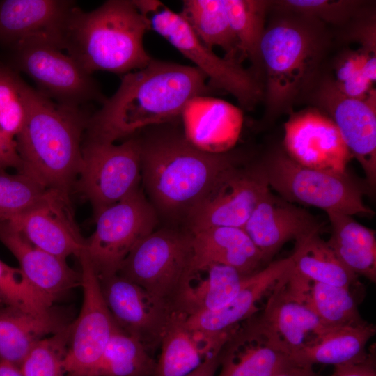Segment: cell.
<instances>
[{
	"label": "cell",
	"instance_id": "83f0119b",
	"mask_svg": "<svg viewBox=\"0 0 376 376\" xmlns=\"http://www.w3.org/2000/svg\"><path fill=\"white\" fill-rule=\"evenodd\" d=\"M64 325L55 318H42L22 311L0 306V361L19 366L40 340Z\"/></svg>",
	"mask_w": 376,
	"mask_h": 376
},
{
	"label": "cell",
	"instance_id": "d590c367",
	"mask_svg": "<svg viewBox=\"0 0 376 376\" xmlns=\"http://www.w3.org/2000/svg\"><path fill=\"white\" fill-rule=\"evenodd\" d=\"M52 304L32 286L20 268L9 266L0 260V306L42 318H52Z\"/></svg>",
	"mask_w": 376,
	"mask_h": 376
},
{
	"label": "cell",
	"instance_id": "7a4b0ae2",
	"mask_svg": "<svg viewBox=\"0 0 376 376\" xmlns=\"http://www.w3.org/2000/svg\"><path fill=\"white\" fill-rule=\"evenodd\" d=\"M197 68L152 59L125 74L116 91L91 114L87 139L114 143L182 117L187 104L215 90Z\"/></svg>",
	"mask_w": 376,
	"mask_h": 376
},
{
	"label": "cell",
	"instance_id": "8992f818",
	"mask_svg": "<svg viewBox=\"0 0 376 376\" xmlns=\"http://www.w3.org/2000/svg\"><path fill=\"white\" fill-rule=\"evenodd\" d=\"M145 15L150 30L154 31L184 56L190 60L206 77L214 90L233 95L247 109L261 97V88L254 76L235 60L221 58L203 43L180 13L157 0H133Z\"/></svg>",
	"mask_w": 376,
	"mask_h": 376
},
{
	"label": "cell",
	"instance_id": "836d02e7",
	"mask_svg": "<svg viewBox=\"0 0 376 376\" xmlns=\"http://www.w3.org/2000/svg\"><path fill=\"white\" fill-rule=\"evenodd\" d=\"M306 305L324 329L357 326L366 322L359 313L351 289L312 282Z\"/></svg>",
	"mask_w": 376,
	"mask_h": 376
},
{
	"label": "cell",
	"instance_id": "ee69618b",
	"mask_svg": "<svg viewBox=\"0 0 376 376\" xmlns=\"http://www.w3.org/2000/svg\"><path fill=\"white\" fill-rule=\"evenodd\" d=\"M219 352L207 358L198 368L186 376H215L219 365Z\"/></svg>",
	"mask_w": 376,
	"mask_h": 376
},
{
	"label": "cell",
	"instance_id": "603a6c76",
	"mask_svg": "<svg viewBox=\"0 0 376 376\" xmlns=\"http://www.w3.org/2000/svg\"><path fill=\"white\" fill-rule=\"evenodd\" d=\"M0 241L19 263L29 282L53 303L70 290L81 285V274L63 259L31 244L6 225L0 226Z\"/></svg>",
	"mask_w": 376,
	"mask_h": 376
},
{
	"label": "cell",
	"instance_id": "5bb4252c",
	"mask_svg": "<svg viewBox=\"0 0 376 376\" xmlns=\"http://www.w3.org/2000/svg\"><path fill=\"white\" fill-rule=\"evenodd\" d=\"M295 268L292 255L272 261L248 275L239 292L225 306L186 317L185 325L205 351L220 350L237 326L252 317L256 304Z\"/></svg>",
	"mask_w": 376,
	"mask_h": 376
},
{
	"label": "cell",
	"instance_id": "74e56055",
	"mask_svg": "<svg viewBox=\"0 0 376 376\" xmlns=\"http://www.w3.org/2000/svg\"><path fill=\"white\" fill-rule=\"evenodd\" d=\"M49 190L26 173L12 174L0 169V226L37 205Z\"/></svg>",
	"mask_w": 376,
	"mask_h": 376
},
{
	"label": "cell",
	"instance_id": "8d00e7d4",
	"mask_svg": "<svg viewBox=\"0 0 376 376\" xmlns=\"http://www.w3.org/2000/svg\"><path fill=\"white\" fill-rule=\"evenodd\" d=\"M27 84L17 71L0 62V134L16 143L27 116Z\"/></svg>",
	"mask_w": 376,
	"mask_h": 376
},
{
	"label": "cell",
	"instance_id": "484cf974",
	"mask_svg": "<svg viewBox=\"0 0 376 376\" xmlns=\"http://www.w3.org/2000/svg\"><path fill=\"white\" fill-rule=\"evenodd\" d=\"M375 332V326L367 322L357 326L326 328L292 354L291 358L302 367L362 362L368 356L366 345Z\"/></svg>",
	"mask_w": 376,
	"mask_h": 376
},
{
	"label": "cell",
	"instance_id": "1f68e13d",
	"mask_svg": "<svg viewBox=\"0 0 376 376\" xmlns=\"http://www.w3.org/2000/svg\"><path fill=\"white\" fill-rule=\"evenodd\" d=\"M186 317L173 314L161 341L153 376H186L208 358L187 328Z\"/></svg>",
	"mask_w": 376,
	"mask_h": 376
},
{
	"label": "cell",
	"instance_id": "ba28073f",
	"mask_svg": "<svg viewBox=\"0 0 376 376\" xmlns=\"http://www.w3.org/2000/svg\"><path fill=\"white\" fill-rule=\"evenodd\" d=\"M261 165L269 189L291 203L352 217L374 214L365 204L360 188L347 173L308 168L279 151L271 154Z\"/></svg>",
	"mask_w": 376,
	"mask_h": 376
},
{
	"label": "cell",
	"instance_id": "7402d4cb",
	"mask_svg": "<svg viewBox=\"0 0 376 376\" xmlns=\"http://www.w3.org/2000/svg\"><path fill=\"white\" fill-rule=\"evenodd\" d=\"M187 137L199 148L210 152L230 150L242 126L240 109L222 100L200 96L192 100L182 114Z\"/></svg>",
	"mask_w": 376,
	"mask_h": 376
},
{
	"label": "cell",
	"instance_id": "d6a6232c",
	"mask_svg": "<svg viewBox=\"0 0 376 376\" xmlns=\"http://www.w3.org/2000/svg\"><path fill=\"white\" fill-rule=\"evenodd\" d=\"M156 361L141 343L116 325L89 376H153Z\"/></svg>",
	"mask_w": 376,
	"mask_h": 376
},
{
	"label": "cell",
	"instance_id": "9a60e30c",
	"mask_svg": "<svg viewBox=\"0 0 376 376\" xmlns=\"http://www.w3.org/2000/svg\"><path fill=\"white\" fill-rule=\"evenodd\" d=\"M99 279L117 327L141 343L150 354L159 348L174 313L139 285L118 274Z\"/></svg>",
	"mask_w": 376,
	"mask_h": 376
},
{
	"label": "cell",
	"instance_id": "277c9868",
	"mask_svg": "<svg viewBox=\"0 0 376 376\" xmlns=\"http://www.w3.org/2000/svg\"><path fill=\"white\" fill-rule=\"evenodd\" d=\"M148 19L133 0H109L90 12L76 5L68 16L64 49L88 74L128 73L152 58L143 45Z\"/></svg>",
	"mask_w": 376,
	"mask_h": 376
},
{
	"label": "cell",
	"instance_id": "f35d334b",
	"mask_svg": "<svg viewBox=\"0 0 376 376\" xmlns=\"http://www.w3.org/2000/svg\"><path fill=\"white\" fill-rule=\"evenodd\" d=\"M70 324L45 337L31 349L20 366L23 376H68L63 361L68 351Z\"/></svg>",
	"mask_w": 376,
	"mask_h": 376
},
{
	"label": "cell",
	"instance_id": "4dcf8cb0",
	"mask_svg": "<svg viewBox=\"0 0 376 376\" xmlns=\"http://www.w3.org/2000/svg\"><path fill=\"white\" fill-rule=\"evenodd\" d=\"M180 14L207 47L218 46L226 52L225 58L240 63L237 41L223 0H185Z\"/></svg>",
	"mask_w": 376,
	"mask_h": 376
},
{
	"label": "cell",
	"instance_id": "60d3db41",
	"mask_svg": "<svg viewBox=\"0 0 376 376\" xmlns=\"http://www.w3.org/2000/svg\"><path fill=\"white\" fill-rule=\"evenodd\" d=\"M282 4L297 13L336 22L343 19L350 13L354 3L347 1L288 0L282 1Z\"/></svg>",
	"mask_w": 376,
	"mask_h": 376
},
{
	"label": "cell",
	"instance_id": "d6986e66",
	"mask_svg": "<svg viewBox=\"0 0 376 376\" xmlns=\"http://www.w3.org/2000/svg\"><path fill=\"white\" fill-rule=\"evenodd\" d=\"M322 225L306 210L272 194L260 198L243 229L260 252L264 264L288 241L301 242L319 233Z\"/></svg>",
	"mask_w": 376,
	"mask_h": 376
},
{
	"label": "cell",
	"instance_id": "bcb514c9",
	"mask_svg": "<svg viewBox=\"0 0 376 376\" xmlns=\"http://www.w3.org/2000/svg\"><path fill=\"white\" fill-rule=\"evenodd\" d=\"M0 376H23L19 368L6 361H0Z\"/></svg>",
	"mask_w": 376,
	"mask_h": 376
},
{
	"label": "cell",
	"instance_id": "9c48e42d",
	"mask_svg": "<svg viewBox=\"0 0 376 376\" xmlns=\"http://www.w3.org/2000/svg\"><path fill=\"white\" fill-rule=\"evenodd\" d=\"M9 52L6 63L26 74L37 85L38 91L57 103L84 107L92 102L102 104L107 98L91 75L48 42L27 41Z\"/></svg>",
	"mask_w": 376,
	"mask_h": 376
},
{
	"label": "cell",
	"instance_id": "4fadbf2b",
	"mask_svg": "<svg viewBox=\"0 0 376 376\" xmlns=\"http://www.w3.org/2000/svg\"><path fill=\"white\" fill-rule=\"evenodd\" d=\"M77 258L81 265L83 302L77 318L70 324L63 366L68 376H89L116 324L104 301L98 275L84 249Z\"/></svg>",
	"mask_w": 376,
	"mask_h": 376
},
{
	"label": "cell",
	"instance_id": "3957f363",
	"mask_svg": "<svg viewBox=\"0 0 376 376\" xmlns=\"http://www.w3.org/2000/svg\"><path fill=\"white\" fill-rule=\"evenodd\" d=\"M27 116L15 138L20 172L47 188L69 194L82 163V136L88 114L83 107L57 103L27 84Z\"/></svg>",
	"mask_w": 376,
	"mask_h": 376
},
{
	"label": "cell",
	"instance_id": "8fae6325",
	"mask_svg": "<svg viewBox=\"0 0 376 376\" xmlns=\"http://www.w3.org/2000/svg\"><path fill=\"white\" fill-rule=\"evenodd\" d=\"M159 216L139 188L95 217L84 251L98 277L117 274L133 247L155 230Z\"/></svg>",
	"mask_w": 376,
	"mask_h": 376
},
{
	"label": "cell",
	"instance_id": "e575fe53",
	"mask_svg": "<svg viewBox=\"0 0 376 376\" xmlns=\"http://www.w3.org/2000/svg\"><path fill=\"white\" fill-rule=\"evenodd\" d=\"M230 28L236 38L240 57L253 63L260 60V44L265 32L267 2L258 0H223Z\"/></svg>",
	"mask_w": 376,
	"mask_h": 376
},
{
	"label": "cell",
	"instance_id": "b9f144b4",
	"mask_svg": "<svg viewBox=\"0 0 376 376\" xmlns=\"http://www.w3.org/2000/svg\"><path fill=\"white\" fill-rule=\"evenodd\" d=\"M375 363V355L371 350L362 362L334 366L331 376H376Z\"/></svg>",
	"mask_w": 376,
	"mask_h": 376
},
{
	"label": "cell",
	"instance_id": "e0dca14e",
	"mask_svg": "<svg viewBox=\"0 0 376 376\" xmlns=\"http://www.w3.org/2000/svg\"><path fill=\"white\" fill-rule=\"evenodd\" d=\"M286 154L308 168L344 173L352 158L333 120L317 110L293 115L284 125Z\"/></svg>",
	"mask_w": 376,
	"mask_h": 376
},
{
	"label": "cell",
	"instance_id": "ab89813d",
	"mask_svg": "<svg viewBox=\"0 0 376 376\" xmlns=\"http://www.w3.org/2000/svg\"><path fill=\"white\" fill-rule=\"evenodd\" d=\"M365 61L363 49L348 55L340 63L337 72V88L345 96L365 99L375 92L370 82L363 75Z\"/></svg>",
	"mask_w": 376,
	"mask_h": 376
},
{
	"label": "cell",
	"instance_id": "44dd1931",
	"mask_svg": "<svg viewBox=\"0 0 376 376\" xmlns=\"http://www.w3.org/2000/svg\"><path fill=\"white\" fill-rule=\"evenodd\" d=\"M322 101L352 157L361 166L367 182H376L375 92L365 99L343 95L336 85H327L321 91Z\"/></svg>",
	"mask_w": 376,
	"mask_h": 376
},
{
	"label": "cell",
	"instance_id": "30bf717a",
	"mask_svg": "<svg viewBox=\"0 0 376 376\" xmlns=\"http://www.w3.org/2000/svg\"><path fill=\"white\" fill-rule=\"evenodd\" d=\"M77 187L91 203L95 217L139 189L140 148L136 134L120 144L85 139Z\"/></svg>",
	"mask_w": 376,
	"mask_h": 376
},
{
	"label": "cell",
	"instance_id": "f1b7e54d",
	"mask_svg": "<svg viewBox=\"0 0 376 376\" xmlns=\"http://www.w3.org/2000/svg\"><path fill=\"white\" fill-rule=\"evenodd\" d=\"M292 255L295 270L311 282L348 289L359 283L357 276L344 265L319 233L297 243Z\"/></svg>",
	"mask_w": 376,
	"mask_h": 376
},
{
	"label": "cell",
	"instance_id": "6da1fadb",
	"mask_svg": "<svg viewBox=\"0 0 376 376\" xmlns=\"http://www.w3.org/2000/svg\"><path fill=\"white\" fill-rule=\"evenodd\" d=\"M141 181L158 216L186 221L191 211L230 169L246 160L235 151L210 152L186 136L182 117L135 134Z\"/></svg>",
	"mask_w": 376,
	"mask_h": 376
},
{
	"label": "cell",
	"instance_id": "2e32d148",
	"mask_svg": "<svg viewBox=\"0 0 376 376\" xmlns=\"http://www.w3.org/2000/svg\"><path fill=\"white\" fill-rule=\"evenodd\" d=\"M4 225L33 246L63 259L72 255L78 257L85 247L69 194L57 190L50 189L37 205L12 217Z\"/></svg>",
	"mask_w": 376,
	"mask_h": 376
},
{
	"label": "cell",
	"instance_id": "ac0fdd59",
	"mask_svg": "<svg viewBox=\"0 0 376 376\" xmlns=\"http://www.w3.org/2000/svg\"><path fill=\"white\" fill-rule=\"evenodd\" d=\"M244 322L222 346L217 376H275L297 366L282 343L256 318Z\"/></svg>",
	"mask_w": 376,
	"mask_h": 376
},
{
	"label": "cell",
	"instance_id": "7bdbcfd3",
	"mask_svg": "<svg viewBox=\"0 0 376 376\" xmlns=\"http://www.w3.org/2000/svg\"><path fill=\"white\" fill-rule=\"evenodd\" d=\"M8 168H14L20 172L22 163L17 150L16 143L6 140L0 134V169Z\"/></svg>",
	"mask_w": 376,
	"mask_h": 376
},
{
	"label": "cell",
	"instance_id": "4316f807",
	"mask_svg": "<svg viewBox=\"0 0 376 376\" xmlns=\"http://www.w3.org/2000/svg\"><path fill=\"white\" fill-rule=\"evenodd\" d=\"M331 234L327 241L338 258L357 276L376 282L375 230L357 222L352 216L327 213Z\"/></svg>",
	"mask_w": 376,
	"mask_h": 376
},
{
	"label": "cell",
	"instance_id": "7c38bea8",
	"mask_svg": "<svg viewBox=\"0 0 376 376\" xmlns=\"http://www.w3.org/2000/svg\"><path fill=\"white\" fill-rule=\"evenodd\" d=\"M269 189L261 164L246 162L228 171L189 214L191 233L214 227L243 228L264 193Z\"/></svg>",
	"mask_w": 376,
	"mask_h": 376
},
{
	"label": "cell",
	"instance_id": "cb8c5ba5",
	"mask_svg": "<svg viewBox=\"0 0 376 376\" xmlns=\"http://www.w3.org/2000/svg\"><path fill=\"white\" fill-rule=\"evenodd\" d=\"M191 234L195 276L212 265L230 266L244 275L265 265L260 252L242 228L214 227Z\"/></svg>",
	"mask_w": 376,
	"mask_h": 376
},
{
	"label": "cell",
	"instance_id": "f546056e",
	"mask_svg": "<svg viewBox=\"0 0 376 376\" xmlns=\"http://www.w3.org/2000/svg\"><path fill=\"white\" fill-rule=\"evenodd\" d=\"M201 272H205V277L191 283L181 306L180 313L187 317L225 306L239 292L248 276L223 265H212Z\"/></svg>",
	"mask_w": 376,
	"mask_h": 376
},
{
	"label": "cell",
	"instance_id": "5b68a950",
	"mask_svg": "<svg viewBox=\"0 0 376 376\" xmlns=\"http://www.w3.org/2000/svg\"><path fill=\"white\" fill-rule=\"evenodd\" d=\"M193 256L190 231L162 228L155 230L133 247L117 274L139 285L172 313H180L195 276Z\"/></svg>",
	"mask_w": 376,
	"mask_h": 376
},
{
	"label": "cell",
	"instance_id": "f6af8a7d",
	"mask_svg": "<svg viewBox=\"0 0 376 376\" xmlns=\"http://www.w3.org/2000/svg\"><path fill=\"white\" fill-rule=\"evenodd\" d=\"M275 376H322L316 373L313 367L295 366Z\"/></svg>",
	"mask_w": 376,
	"mask_h": 376
},
{
	"label": "cell",
	"instance_id": "52a82bcc",
	"mask_svg": "<svg viewBox=\"0 0 376 376\" xmlns=\"http://www.w3.org/2000/svg\"><path fill=\"white\" fill-rule=\"evenodd\" d=\"M321 45L312 29L291 20H282L265 31L259 56L267 71V100L272 112L290 103L309 81Z\"/></svg>",
	"mask_w": 376,
	"mask_h": 376
},
{
	"label": "cell",
	"instance_id": "ffe728a7",
	"mask_svg": "<svg viewBox=\"0 0 376 376\" xmlns=\"http://www.w3.org/2000/svg\"><path fill=\"white\" fill-rule=\"evenodd\" d=\"M75 3L65 0L0 1V45L10 50L31 40L64 49L63 35Z\"/></svg>",
	"mask_w": 376,
	"mask_h": 376
},
{
	"label": "cell",
	"instance_id": "d4e9b609",
	"mask_svg": "<svg viewBox=\"0 0 376 376\" xmlns=\"http://www.w3.org/2000/svg\"><path fill=\"white\" fill-rule=\"evenodd\" d=\"M289 274L274 285L263 313L256 319L291 356L311 340V335L315 336L324 328L306 303L286 290L284 282Z\"/></svg>",
	"mask_w": 376,
	"mask_h": 376
}]
</instances>
